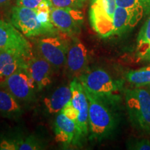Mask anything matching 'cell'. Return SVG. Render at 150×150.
Masks as SVG:
<instances>
[{
	"instance_id": "cell-1",
	"label": "cell",
	"mask_w": 150,
	"mask_h": 150,
	"mask_svg": "<svg viewBox=\"0 0 150 150\" xmlns=\"http://www.w3.org/2000/svg\"><path fill=\"white\" fill-rule=\"evenodd\" d=\"M86 93L89 102L90 139L103 140L109 136L115 129V118L106 102L107 100L95 96L87 91Z\"/></svg>"
},
{
	"instance_id": "cell-2",
	"label": "cell",
	"mask_w": 150,
	"mask_h": 150,
	"mask_svg": "<svg viewBox=\"0 0 150 150\" xmlns=\"http://www.w3.org/2000/svg\"><path fill=\"white\" fill-rule=\"evenodd\" d=\"M125 101L133 126L143 132H150L149 92L142 88L127 90Z\"/></svg>"
},
{
	"instance_id": "cell-3",
	"label": "cell",
	"mask_w": 150,
	"mask_h": 150,
	"mask_svg": "<svg viewBox=\"0 0 150 150\" xmlns=\"http://www.w3.org/2000/svg\"><path fill=\"white\" fill-rule=\"evenodd\" d=\"M86 91L99 98L109 100L120 91L122 83L115 81L102 69L86 70L78 78Z\"/></svg>"
},
{
	"instance_id": "cell-4",
	"label": "cell",
	"mask_w": 150,
	"mask_h": 150,
	"mask_svg": "<svg viewBox=\"0 0 150 150\" xmlns=\"http://www.w3.org/2000/svg\"><path fill=\"white\" fill-rule=\"evenodd\" d=\"M116 0H91L89 11L92 27L102 38L112 35Z\"/></svg>"
},
{
	"instance_id": "cell-5",
	"label": "cell",
	"mask_w": 150,
	"mask_h": 150,
	"mask_svg": "<svg viewBox=\"0 0 150 150\" xmlns=\"http://www.w3.org/2000/svg\"><path fill=\"white\" fill-rule=\"evenodd\" d=\"M1 88L6 90L19 102H31L38 88L27 67L17 71L4 81Z\"/></svg>"
},
{
	"instance_id": "cell-6",
	"label": "cell",
	"mask_w": 150,
	"mask_h": 150,
	"mask_svg": "<svg viewBox=\"0 0 150 150\" xmlns=\"http://www.w3.org/2000/svg\"><path fill=\"white\" fill-rule=\"evenodd\" d=\"M11 23L26 37L52 35L38 20L35 9L16 6L11 10Z\"/></svg>"
},
{
	"instance_id": "cell-7",
	"label": "cell",
	"mask_w": 150,
	"mask_h": 150,
	"mask_svg": "<svg viewBox=\"0 0 150 150\" xmlns=\"http://www.w3.org/2000/svg\"><path fill=\"white\" fill-rule=\"evenodd\" d=\"M70 45L59 36L48 35L37 42L38 55L50 63L53 68L59 69L65 65Z\"/></svg>"
},
{
	"instance_id": "cell-8",
	"label": "cell",
	"mask_w": 150,
	"mask_h": 150,
	"mask_svg": "<svg viewBox=\"0 0 150 150\" xmlns=\"http://www.w3.org/2000/svg\"><path fill=\"white\" fill-rule=\"evenodd\" d=\"M0 50L12 51L29 59L32 47L24 35L12 23L0 20Z\"/></svg>"
},
{
	"instance_id": "cell-9",
	"label": "cell",
	"mask_w": 150,
	"mask_h": 150,
	"mask_svg": "<svg viewBox=\"0 0 150 150\" xmlns=\"http://www.w3.org/2000/svg\"><path fill=\"white\" fill-rule=\"evenodd\" d=\"M51 20L56 28L67 35L79 33L83 23V15L77 8L52 7Z\"/></svg>"
},
{
	"instance_id": "cell-10",
	"label": "cell",
	"mask_w": 150,
	"mask_h": 150,
	"mask_svg": "<svg viewBox=\"0 0 150 150\" xmlns=\"http://www.w3.org/2000/svg\"><path fill=\"white\" fill-rule=\"evenodd\" d=\"M72 96L71 99L73 106L79 111V117L76 125L81 138L88 134V112L89 102L85 89L78 78H74L70 83Z\"/></svg>"
},
{
	"instance_id": "cell-11",
	"label": "cell",
	"mask_w": 150,
	"mask_h": 150,
	"mask_svg": "<svg viewBox=\"0 0 150 150\" xmlns=\"http://www.w3.org/2000/svg\"><path fill=\"white\" fill-rule=\"evenodd\" d=\"M88 63L87 49L78 38H74L69 45L65 63L69 75L74 78H79L87 70Z\"/></svg>"
},
{
	"instance_id": "cell-12",
	"label": "cell",
	"mask_w": 150,
	"mask_h": 150,
	"mask_svg": "<svg viewBox=\"0 0 150 150\" xmlns=\"http://www.w3.org/2000/svg\"><path fill=\"white\" fill-rule=\"evenodd\" d=\"M55 139L64 146L76 145L81 140L76 122L60 112L54 122Z\"/></svg>"
},
{
	"instance_id": "cell-13",
	"label": "cell",
	"mask_w": 150,
	"mask_h": 150,
	"mask_svg": "<svg viewBox=\"0 0 150 150\" xmlns=\"http://www.w3.org/2000/svg\"><path fill=\"white\" fill-rule=\"evenodd\" d=\"M27 69L38 91L45 88L52 83L53 67L40 56H31L28 60Z\"/></svg>"
},
{
	"instance_id": "cell-14",
	"label": "cell",
	"mask_w": 150,
	"mask_h": 150,
	"mask_svg": "<svg viewBox=\"0 0 150 150\" xmlns=\"http://www.w3.org/2000/svg\"><path fill=\"white\" fill-rule=\"evenodd\" d=\"M143 17L145 15L139 11L117 6L113 16L112 35H120L134 28Z\"/></svg>"
},
{
	"instance_id": "cell-15",
	"label": "cell",
	"mask_w": 150,
	"mask_h": 150,
	"mask_svg": "<svg viewBox=\"0 0 150 150\" xmlns=\"http://www.w3.org/2000/svg\"><path fill=\"white\" fill-rule=\"evenodd\" d=\"M28 60L16 52L1 50L0 53V87L9 76L20 69L27 67Z\"/></svg>"
},
{
	"instance_id": "cell-16",
	"label": "cell",
	"mask_w": 150,
	"mask_h": 150,
	"mask_svg": "<svg viewBox=\"0 0 150 150\" xmlns=\"http://www.w3.org/2000/svg\"><path fill=\"white\" fill-rule=\"evenodd\" d=\"M72 93L70 86H63L58 88L53 93L45 99V108L49 114L59 113L64 106L72 99Z\"/></svg>"
},
{
	"instance_id": "cell-17",
	"label": "cell",
	"mask_w": 150,
	"mask_h": 150,
	"mask_svg": "<svg viewBox=\"0 0 150 150\" xmlns=\"http://www.w3.org/2000/svg\"><path fill=\"white\" fill-rule=\"evenodd\" d=\"M0 114L9 119H18L22 114L19 101L11 94L0 87Z\"/></svg>"
},
{
	"instance_id": "cell-18",
	"label": "cell",
	"mask_w": 150,
	"mask_h": 150,
	"mask_svg": "<svg viewBox=\"0 0 150 150\" xmlns=\"http://www.w3.org/2000/svg\"><path fill=\"white\" fill-rule=\"evenodd\" d=\"M136 53L140 60L150 62V14L138 33Z\"/></svg>"
},
{
	"instance_id": "cell-19",
	"label": "cell",
	"mask_w": 150,
	"mask_h": 150,
	"mask_svg": "<svg viewBox=\"0 0 150 150\" xmlns=\"http://www.w3.org/2000/svg\"><path fill=\"white\" fill-rule=\"evenodd\" d=\"M127 79L129 83L136 86L150 84V66L142 67L139 70H132L127 74Z\"/></svg>"
},
{
	"instance_id": "cell-20",
	"label": "cell",
	"mask_w": 150,
	"mask_h": 150,
	"mask_svg": "<svg viewBox=\"0 0 150 150\" xmlns=\"http://www.w3.org/2000/svg\"><path fill=\"white\" fill-rule=\"evenodd\" d=\"M117 6L139 11L145 16L150 14V0H116Z\"/></svg>"
},
{
	"instance_id": "cell-21",
	"label": "cell",
	"mask_w": 150,
	"mask_h": 150,
	"mask_svg": "<svg viewBox=\"0 0 150 150\" xmlns=\"http://www.w3.org/2000/svg\"><path fill=\"white\" fill-rule=\"evenodd\" d=\"M42 142L35 136H18L17 150H39L43 149Z\"/></svg>"
},
{
	"instance_id": "cell-22",
	"label": "cell",
	"mask_w": 150,
	"mask_h": 150,
	"mask_svg": "<svg viewBox=\"0 0 150 150\" xmlns=\"http://www.w3.org/2000/svg\"><path fill=\"white\" fill-rule=\"evenodd\" d=\"M86 0H50L53 7L79 9L84 5Z\"/></svg>"
},
{
	"instance_id": "cell-23",
	"label": "cell",
	"mask_w": 150,
	"mask_h": 150,
	"mask_svg": "<svg viewBox=\"0 0 150 150\" xmlns=\"http://www.w3.org/2000/svg\"><path fill=\"white\" fill-rule=\"evenodd\" d=\"M61 112L63 113L64 115L70 119L72 120L76 124L79 117V111L76 110V108L73 106L71 100L64 106V108L61 110Z\"/></svg>"
},
{
	"instance_id": "cell-24",
	"label": "cell",
	"mask_w": 150,
	"mask_h": 150,
	"mask_svg": "<svg viewBox=\"0 0 150 150\" xmlns=\"http://www.w3.org/2000/svg\"><path fill=\"white\" fill-rule=\"evenodd\" d=\"M49 1H50V0H17L16 4L19 6L37 9L41 4Z\"/></svg>"
},
{
	"instance_id": "cell-25",
	"label": "cell",
	"mask_w": 150,
	"mask_h": 150,
	"mask_svg": "<svg viewBox=\"0 0 150 150\" xmlns=\"http://www.w3.org/2000/svg\"><path fill=\"white\" fill-rule=\"evenodd\" d=\"M129 147L133 149L137 150H150V141L148 140H134L131 142Z\"/></svg>"
},
{
	"instance_id": "cell-26",
	"label": "cell",
	"mask_w": 150,
	"mask_h": 150,
	"mask_svg": "<svg viewBox=\"0 0 150 150\" xmlns=\"http://www.w3.org/2000/svg\"><path fill=\"white\" fill-rule=\"evenodd\" d=\"M13 0H0V7L5 6L8 5Z\"/></svg>"
},
{
	"instance_id": "cell-27",
	"label": "cell",
	"mask_w": 150,
	"mask_h": 150,
	"mask_svg": "<svg viewBox=\"0 0 150 150\" xmlns=\"http://www.w3.org/2000/svg\"><path fill=\"white\" fill-rule=\"evenodd\" d=\"M1 50H0V53H1Z\"/></svg>"
}]
</instances>
